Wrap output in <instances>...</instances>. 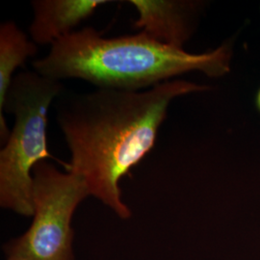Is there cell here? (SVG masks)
<instances>
[{
	"mask_svg": "<svg viewBox=\"0 0 260 260\" xmlns=\"http://www.w3.org/2000/svg\"><path fill=\"white\" fill-rule=\"evenodd\" d=\"M33 221L27 231L4 246L9 258L75 260L72 221L90 196L83 178L61 172L47 161L33 169Z\"/></svg>",
	"mask_w": 260,
	"mask_h": 260,
	"instance_id": "277c9868",
	"label": "cell"
},
{
	"mask_svg": "<svg viewBox=\"0 0 260 260\" xmlns=\"http://www.w3.org/2000/svg\"><path fill=\"white\" fill-rule=\"evenodd\" d=\"M207 89L185 80H169L139 92H64L55 110L71 152L66 170L83 178L91 197L128 220L132 212L122 200L121 178L153 148L172 101Z\"/></svg>",
	"mask_w": 260,
	"mask_h": 260,
	"instance_id": "6da1fadb",
	"label": "cell"
},
{
	"mask_svg": "<svg viewBox=\"0 0 260 260\" xmlns=\"http://www.w3.org/2000/svg\"><path fill=\"white\" fill-rule=\"evenodd\" d=\"M110 0H33L29 35L36 45L52 46L75 32L85 19Z\"/></svg>",
	"mask_w": 260,
	"mask_h": 260,
	"instance_id": "8992f818",
	"label": "cell"
},
{
	"mask_svg": "<svg viewBox=\"0 0 260 260\" xmlns=\"http://www.w3.org/2000/svg\"><path fill=\"white\" fill-rule=\"evenodd\" d=\"M138 12L134 27L161 44L183 48L193 35L200 2L176 0H129Z\"/></svg>",
	"mask_w": 260,
	"mask_h": 260,
	"instance_id": "5b68a950",
	"label": "cell"
},
{
	"mask_svg": "<svg viewBox=\"0 0 260 260\" xmlns=\"http://www.w3.org/2000/svg\"><path fill=\"white\" fill-rule=\"evenodd\" d=\"M232 55L229 43L194 54L161 44L144 32L104 38L90 26L57 41L32 65L38 74L59 81L77 78L98 89L139 92L190 72L223 76L231 71Z\"/></svg>",
	"mask_w": 260,
	"mask_h": 260,
	"instance_id": "7a4b0ae2",
	"label": "cell"
},
{
	"mask_svg": "<svg viewBox=\"0 0 260 260\" xmlns=\"http://www.w3.org/2000/svg\"><path fill=\"white\" fill-rule=\"evenodd\" d=\"M65 92L59 80L35 71L14 76L0 114V206L33 216V169L51 158L47 146V113Z\"/></svg>",
	"mask_w": 260,
	"mask_h": 260,
	"instance_id": "3957f363",
	"label": "cell"
},
{
	"mask_svg": "<svg viewBox=\"0 0 260 260\" xmlns=\"http://www.w3.org/2000/svg\"><path fill=\"white\" fill-rule=\"evenodd\" d=\"M255 103H256V107L260 112V89L258 90V92L256 93V98H255Z\"/></svg>",
	"mask_w": 260,
	"mask_h": 260,
	"instance_id": "ba28073f",
	"label": "cell"
},
{
	"mask_svg": "<svg viewBox=\"0 0 260 260\" xmlns=\"http://www.w3.org/2000/svg\"><path fill=\"white\" fill-rule=\"evenodd\" d=\"M37 45L28 38L14 20L0 26V114L6 95L18 68L25 65L29 58L36 55Z\"/></svg>",
	"mask_w": 260,
	"mask_h": 260,
	"instance_id": "52a82bcc",
	"label": "cell"
},
{
	"mask_svg": "<svg viewBox=\"0 0 260 260\" xmlns=\"http://www.w3.org/2000/svg\"><path fill=\"white\" fill-rule=\"evenodd\" d=\"M6 260H19V259H15V258H9V257H7Z\"/></svg>",
	"mask_w": 260,
	"mask_h": 260,
	"instance_id": "9c48e42d",
	"label": "cell"
}]
</instances>
